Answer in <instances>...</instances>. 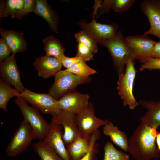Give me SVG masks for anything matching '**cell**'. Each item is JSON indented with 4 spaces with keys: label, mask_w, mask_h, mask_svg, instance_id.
<instances>
[{
    "label": "cell",
    "mask_w": 160,
    "mask_h": 160,
    "mask_svg": "<svg viewBox=\"0 0 160 160\" xmlns=\"http://www.w3.org/2000/svg\"><path fill=\"white\" fill-rule=\"evenodd\" d=\"M44 45L45 56L55 57L58 60L64 55L65 49L60 41L52 35L46 37L42 39Z\"/></svg>",
    "instance_id": "603a6c76"
},
{
    "label": "cell",
    "mask_w": 160,
    "mask_h": 160,
    "mask_svg": "<svg viewBox=\"0 0 160 160\" xmlns=\"http://www.w3.org/2000/svg\"><path fill=\"white\" fill-rule=\"evenodd\" d=\"M51 120L63 126V139L66 145L81 135L76 124V115L61 110L58 115L52 117Z\"/></svg>",
    "instance_id": "7c38bea8"
},
{
    "label": "cell",
    "mask_w": 160,
    "mask_h": 160,
    "mask_svg": "<svg viewBox=\"0 0 160 160\" xmlns=\"http://www.w3.org/2000/svg\"><path fill=\"white\" fill-rule=\"evenodd\" d=\"M65 69L73 74L84 78H89L90 75L97 73L95 70L86 64V61L83 59Z\"/></svg>",
    "instance_id": "4316f807"
},
{
    "label": "cell",
    "mask_w": 160,
    "mask_h": 160,
    "mask_svg": "<svg viewBox=\"0 0 160 160\" xmlns=\"http://www.w3.org/2000/svg\"><path fill=\"white\" fill-rule=\"evenodd\" d=\"M21 94L27 103H30L43 114H49L53 117L58 115L61 111L58 100L48 93H36L25 89Z\"/></svg>",
    "instance_id": "9c48e42d"
},
{
    "label": "cell",
    "mask_w": 160,
    "mask_h": 160,
    "mask_svg": "<svg viewBox=\"0 0 160 160\" xmlns=\"http://www.w3.org/2000/svg\"><path fill=\"white\" fill-rule=\"evenodd\" d=\"M103 132L109 136L113 142L124 151H128V141L126 133L119 130L113 123L109 121L104 126Z\"/></svg>",
    "instance_id": "44dd1931"
},
{
    "label": "cell",
    "mask_w": 160,
    "mask_h": 160,
    "mask_svg": "<svg viewBox=\"0 0 160 160\" xmlns=\"http://www.w3.org/2000/svg\"><path fill=\"white\" fill-rule=\"evenodd\" d=\"M90 78H84L73 74L66 69L60 70L55 76V81L48 94L56 99L75 91L79 85L89 82Z\"/></svg>",
    "instance_id": "5b68a950"
},
{
    "label": "cell",
    "mask_w": 160,
    "mask_h": 160,
    "mask_svg": "<svg viewBox=\"0 0 160 160\" xmlns=\"http://www.w3.org/2000/svg\"><path fill=\"white\" fill-rule=\"evenodd\" d=\"M151 57L160 59V40L156 42L151 54Z\"/></svg>",
    "instance_id": "d590c367"
},
{
    "label": "cell",
    "mask_w": 160,
    "mask_h": 160,
    "mask_svg": "<svg viewBox=\"0 0 160 160\" xmlns=\"http://www.w3.org/2000/svg\"><path fill=\"white\" fill-rule=\"evenodd\" d=\"M134 61L131 58L127 60L124 73L118 75L117 86L118 94L122 99L124 105H128L131 110L139 104L133 93L134 84L137 72L134 66Z\"/></svg>",
    "instance_id": "3957f363"
},
{
    "label": "cell",
    "mask_w": 160,
    "mask_h": 160,
    "mask_svg": "<svg viewBox=\"0 0 160 160\" xmlns=\"http://www.w3.org/2000/svg\"><path fill=\"white\" fill-rule=\"evenodd\" d=\"M35 1V6L33 12L44 19L53 32L58 34V24L60 18L57 13L52 9L46 0Z\"/></svg>",
    "instance_id": "e0dca14e"
},
{
    "label": "cell",
    "mask_w": 160,
    "mask_h": 160,
    "mask_svg": "<svg viewBox=\"0 0 160 160\" xmlns=\"http://www.w3.org/2000/svg\"><path fill=\"white\" fill-rule=\"evenodd\" d=\"M74 37L78 42L82 43L89 49L94 54L98 50L97 43L87 33L81 30L74 34Z\"/></svg>",
    "instance_id": "f1b7e54d"
},
{
    "label": "cell",
    "mask_w": 160,
    "mask_h": 160,
    "mask_svg": "<svg viewBox=\"0 0 160 160\" xmlns=\"http://www.w3.org/2000/svg\"><path fill=\"white\" fill-rule=\"evenodd\" d=\"M124 37L119 30L115 36L104 41L102 44L108 49L118 75L124 73L126 63L128 59L135 61L136 60L134 52L125 42Z\"/></svg>",
    "instance_id": "7a4b0ae2"
},
{
    "label": "cell",
    "mask_w": 160,
    "mask_h": 160,
    "mask_svg": "<svg viewBox=\"0 0 160 160\" xmlns=\"http://www.w3.org/2000/svg\"><path fill=\"white\" fill-rule=\"evenodd\" d=\"M94 53L88 47L80 42L77 45V53L76 56L82 57L86 61L93 60Z\"/></svg>",
    "instance_id": "4dcf8cb0"
},
{
    "label": "cell",
    "mask_w": 160,
    "mask_h": 160,
    "mask_svg": "<svg viewBox=\"0 0 160 160\" xmlns=\"http://www.w3.org/2000/svg\"><path fill=\"white\" fill-rule=\"evenodd\" d=\"M135 0H113L111 9L117 13L128 10L133 5Z\"/></svg>",
    "instance_id": "f546056e"
},
{
    "label": "cell",
    "mask_w": 160,
    "mask_h": 160,
    "mask_svg": "<svg viewBox=\"0 0 160 160\" xmlns=\"http://www.w3.org/2000/svg\"><path fill=\"white\" fill-rule=\"evenodd\" d=\"M82 30L90 35L97 43L102 45L105 41L115 36L118 33L119 25L116 23L109 24L97 22L93 17L91 21L87 23L84 20L77 23Z\"/></svg>",
    "instance_id": "ba28073f"
},
{
    "label": "cell",
    "mask_w": 160,
    "mask_h": 160,
    "mask_svg": "<svg viewBox=\"0 0 160 160\" xmlns=\"http://www.w3.org/2000/svg\"><path fill=\"white\" fill-rule=\"evenodd\" d=\"M113 0H104L103 2V6L106 12L109 11L111 8Z\"/></svg>",
    "instance_id": "8d00e7d4"
},
{
    "label": "cell",
    "mask_w": 160,
    "mask_h": 160,
    "mask_svg": "<svg viewBox=\"0 0 160 160\" xmlns=\"http://www.w3.org/2000/svg\"><path fill=\"white\" fill-rule=\"evenodd\" d=\"M82 57L76 56L73 57H67L64 55L61 57L59 60L63 66L68 69L73 64L82 60Z\"/></svg>",
    "instance_id": "836d02e7"
},
{
    "label": "cell",
    "mask_w": 160,
    "mask_h": 160,
    "mask_svg": "<svg viewBox=\"0 0 160 160\" xmlns=\"http://www.w3.org/2000/svg\"><path fill=\"white\" fill-rule=\"evenodd\" d=\"M15 102L20 109L24 119L26 121L35 132L37 139L43 140L49 134L51 126L33 107L29 106L22 96L17 97Z\"/></svg>",
    "instance_id": "277c9868"
},
{
    "label": "cell",
    "mask_w": 160,
    "mask_h": 160,
    "mask_svg": "<svg viewBox=\"0 0 160 160\" xmlns=\"http://www.w3.org/2000/svg\"><path fill=\"white\" fill-rule=\"evenodd\" d=\"M89 98L88 94L75 91L62 96L58 100V104L61 110L77 115L88 104Z\"/></svg>",
    "instance_id": "5bb4252c"
},
{
    "label": "cell",
    "mask_w": 160,
    "mask_h": 160,
    "mask_svg": "<svg viewBox=\"0 0 160 160\" xmlns=\"http://www.w3.org/2000/svg\"><path fill=\"white\" fill-rule=\"evenodd\" d=\"M35 0H24L22 12L25 16L29 12H33L35 6Z\"/></svg>",
    "instance_id": "e575fe53"
},
{
    "label": "cell",
    "mask_w": 160,
    "mask_h": 160,
    "mask_svg": "<svg viewBox=\"0 0 160 160\" xmlns=\"http://www.w3.org/2000/svg\"><path fill=\"white\" fill-rule=\"evenodd\" d=\"M156 138L157 146L160 152V132H158Z\"/></svg>",
    "instance_id": "74e56055"
},
{
    "label": "cell",
    "mask_w": 160,
    "mask_h": 160,
    "mask_svg": "<svg viewBox=\"0 0 160 160\" xmlns=\"http://www.w3.org/2000/svg\"><path fill=\"white\" fill-rule=\"evenodd\" d=\"M90 139L91 137H87L81 135L66 145L70 160H79L88 152L89 148Z\"/></svg>",
    "instance_id": "ffe728a7"
},
{
    "label": "cell",
    "mask_w": 160,
    "mask_h": 160,
    "mask_svg": "<svg viewBox=\"0 0 160 160\" xmlns=\"http://www.w3.org/2000/svg\"><path fill=\"white\" fill-rule=\"evenodd\" d=\"M37 139L36 134L25 120L20 123L18 129L14 132L6 148L7 155L15 157L27 149L31 141Z\"/></svg>",
    "instance_id": "8992f818"
},
{
    "label": "cell",
    "mask_w": 160,
    "mask_h": 160,
    "mask_svg": "<svg viewBox=\"0 0 160 160\" xmlns=\"http://www.w3.org/2000/svg\"><path fill=\"white\" fill-rule=\"evenodd\" d=\"M139 104L147 110L145 114L140 118L141 122L157 129L160 126V100L155 101L141 100Z\"/></svg>",
    "instance_id": "ac0fdd59"
},
{
    "label": "cell",
    "mask_w": 160,
    "mask_h": 160,
    "mask_svg": "<svg viewBox=\"0 0 160 160\" xmlns=\"http://www.w3.org/2000/svg\"><path fill=\"white\" fill-rule=\"evenodd\" d=\"M22 96L21 93L13 88L2 79H0V108L8 112L7 106L9 100L14 97Z\"/></svg>",
    "instance_id": "d4e9b609"
},
{
    "label": "cell",
    "mask_w": 160,
    "mask_h": 160,
    "mask_svg": "<svg viewBox=\"0 0 160 160\" xmlns=\"http://www.w3.org/2000/svg\"><path fill=\"white\" fill-rule=\"evenodd\" d=\"M33 65L37 71L39 76L43 79L55 76L61 70L63 66L57 59L45 55L36 58Z\"/></svg>",
    "instance_id": "2e32d148"
},
{
    "label": "cell",
    "mask_w": 160,
    "mask_h": 160,
    "mask_svg": "<svg viewBox=\"0 0 160 160\" xmlns=\"http://www.w3.org/2000/svg\"><path fill=\"white\" fill-rule=\"evenodd\" d=\"M100 131L98 130L93 132L91 135L90 145L88 152L79 160H96V155L99 152L98 145L95 142L100 137Z\"/></svg>",
    "instance_id": "83f0119b"
},
{
    "label": "cell",
    "mask_w": 160,
    "mask_h": 160,
    "mask_svg": "<svg viewBox=\"0 0 160 160\" xmlns=\"http://www.w3.org/2000/svg\"><path fill=\"white\" fill-rule=\"evenodd\" d=\"M0 33L2 38L9 47L12 54L23 52L27 49L26 42L23 33L12 29L7 30L1 28Z\"/></svg>",
    "instance_id": "d6986e66"
},
{
    "label": "cell",
    "mask_w": 160,
    "mask_h": 160,
    "mask_svg": "<svg viewBox=\"0 0 160 160\" xmlns=\"http://www.w3.org/2000/svg\"><path fill=\"white\" fill-rule=\"evenodd\" d=\"M124 40L134 52L136 59L142 64L151 57L156 42L144 33L124 37Z\"/></svg>",
    "instance_id": "30bf717a"
},
{
    "label": "cell",
    "mask_w": 160,
    "mask_h": 160,
    "mask_svg": "<svg viewBox=\"0 0 160 160\" xmlns=\"http://www.w3.org/2000/svg\"><path fill=\"white\" fill-rule=\"evenodd\" d=\"M24 0H7L1 1L0 18L10 15L11 18H21Z\"/></svg>",
    "instance_id": "7402d4cb"
},
{
    "label": "cell",
    "mask_w": 160,
    "mask_h": 160,
    "mask_svg": "<svg viewBox=\"0 0 160 160\" xmlns=\"http://www.w3.org/2000/svg\"><path fill=\"white\" fill-rule=\"evenodd\" d=\"M11 53L10 49L6 42L2 38L0 39V62L3 61L9 56Z\"/></svg>",
    "instance_id": "d6a6232c"
},
{
    "label": "cell",
    "mask_w": 160,
    "mask_h": 160,
    "mask_svg": "<svg viewBox=\"0 0 160 160\" xmlns=\"http://www.w3.org/2000/svg\"><path fill=\"white\" fill-rule=\"evenodd\" d=\"M145 69L152 70H160V59L151 57L145 63L141 65L139 71H142Z\"/></svg>",
    "instance_id": "1f68e13d"
},
{
    "label": "cell",
    "mask_w": 160,
    "mask_h": 160,
    "mask_svg": "<svg viewBox=\"0 0 160 160\" xmlns=\"http://www.w3.org/2000/svg\"><path fill=\"white\" fill-rule=\"evenodd\" d=\"M141 10L146 15L150 28L144 34H151L160 40V0H146L140 4Z\"/></svg>",
    "instance_id": "4fadbf2b"
},
{
    "label": "cell",
    "mask_w": 160,
    "mask_h": 160,
    "mask_svg": "<svg viewBox=\"0 0 160 160\" xmlns=\"http://www.w3.org/2000/svg\"><path fill=\"white\" fill-rule=\"evenodd\" d=\"M95 111L91 103H89L79 113L76 115V122L81 135L90 137L92 134L98 130L100 127L104 126L109 121L102 119L95 115Z\"/></svg>",
    "instance_id": "52a82bcc"
},
{
    "label": "cell",
    "mask_w": 160,
    "mask_h": 160,
    "mask_svg": "<svg viewBox=\"0 0 160 160\" xmlns=\"http://www.w3.org/2000/svg\"><path fill=\"white\" fill-rule=\"evenodd\" d=\"M32 147L41 160H64L53 149L42 140L33 144Z\"/></svg>",
    "instance_id": "cb8c5ba5"
},
{
    "label": "cell",
    "mask_w": 160,
    "mask_h": 160,
    "mask_svg": "<svg viewBox=\"0 0 160 160\" xmlns=\"http://www.w3.org/2000/svg\"><path fill=\"white\" fill-rule=\"evenodd\" d=\"M51 129L48 135L42 140L53 149L64 160H70L65 143L63 139V126L52 120L50 123Z\"/></svg>",
    "instance_id": "9a60e30c"
},
{
    "label": "cell",
    "mask_w": 160,
    "mask_h": 160,
    "mask_svg": "<svg viewBox=\"0 0 160 160\" xmlns=\"http://www.w3.org/2000/svg\"><path fill=\"white\" fill-rule=\"evenodd\" d=\"M15 54H12L0 63V75L1 79L21 93L26 89L21 80L20 74L15 58Z\"/></svg>",
    "instance_id": "8fae6325"
},
{
    "label": "cell",
    "mask_w": 160,
    "mask_h": 160,
    "mask_svg": "<svg viewBox=\"0 0 160 160\" xmlns=\"http://www.w3.org/2000/svg\"><path fill=\"white\" fill-rule=\"evenodd\" d=\"M104 150L103 160H131L128 154L118 150L111 142L108 141L106 143Z\"/></svg>",
    "instance_id": "484cf974"
},
{
    "label": "cell",
    "mask_w": 160,
    "mask_h": 160,
    "mask_svg": "<svg viewBox=\"0 0 160 160\" xmlns=\"http://www.w3.org/2000/svg\"><path fill=\"white\" fill-rule=\"evenodd\" d=\"M156 129L141 122L128 141L129 152L135 160L157 158L160 152L155 143Z\"/></svg>",
    "instance_id": "6da1fadb"
}]
</instances>
